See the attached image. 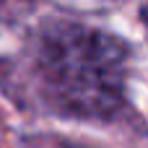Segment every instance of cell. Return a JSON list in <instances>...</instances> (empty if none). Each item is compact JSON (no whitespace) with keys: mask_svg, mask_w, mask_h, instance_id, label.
<instances>
[{"mask_svg":"<svg viewBox=\"0 0 148 148\" xmlns=\"http://www.w3.org/2000/svg\"><path fill=\"white\" fill-rule=\"evenodd\" d=\"M39 78L49 99L81 117H109L122 107L127 49L120 39L65 23L42 36Z\"/></svg>","mask_w":148,"mask_h":148,"instance_id":"cell-1","label":"cell"}]
</instances>
